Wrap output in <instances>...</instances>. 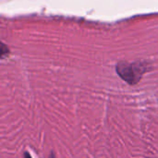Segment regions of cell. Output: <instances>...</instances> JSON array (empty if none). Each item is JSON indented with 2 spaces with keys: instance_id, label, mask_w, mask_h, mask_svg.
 Instances as JSON below:
<instances>
[{
  "instance_id": "6da1fadb",
  "label": "cell",
  "mask_w": 158,
  "mask_h": 158,
  "mask_svg": "<svg viewBox=\"0 0 158 158\" xmlns=\"http://www.w3.org/2000/svg\"><path fill=\"white\" fill-rule=\"evenodd\" d=\"M148 70V63L146 62H120L117 66L118 74L129 84H136L142 79L143 75Z\"/></svg>"
},
{
  "instance_id": "7a4b0ae2",
  "label": "cell",
  "mask_w": 158,
  "mask_h": 158,
  "mask_svg": "<svg viewBox=\"0 0 158 158\" xmlns=\"http://www.w3.org/2000/svg\"><path fill=\"white\" fill-rule=\"evenodd\" d=\"M24 158H31V156L28 153H25V154H24Z\"/></svg>"
}]
</instances>
